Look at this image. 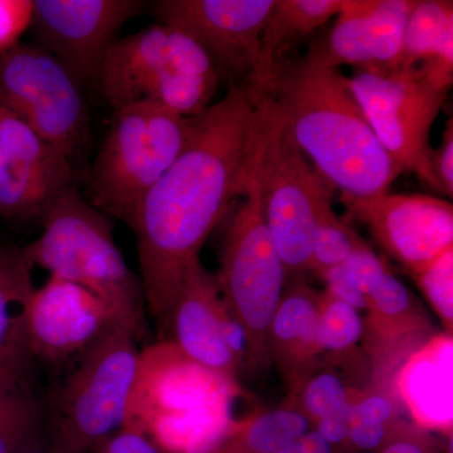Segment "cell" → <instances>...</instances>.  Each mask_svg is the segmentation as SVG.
Listing matches in <instances>:
<instances>
[{
	"instance_id": "cell-1",
	"label": "cell",
	"mask_w": 453,
	"mask_h": 453,
	"mask_svg": "<svg viewBox=\"0 0 453 453\" xmlns=\"http://www.w3.org/2000/svg\"><path fill=\"white\" fill-rule=\"evenodd\" d=\"M258 125V95L247 86L229 88L193 118L186 148L140 205L131 231L146 310L159 330L205 241L243 196Z\"/></svg>"
},
{
	"instance_id": "cell-2",
	"label": "cell",
	"mask_w": 453,
	"mask_h": 453,
	"mask_svg": "<svg viewBox=\"0 0 453 453\" xmlns=\"http://www.w3.org/2000/svg\"><path fill=\"white\" fill-rule=\"evenodd\" d=\"M291 142L342 199H369L389 193L403 174L384 150L349 77L306 53L277 65L262 91Z\"/></svg>"
},
{
	"instance_id": "cell-3",
	"label": "cell",
	"mask_w": 453,
	"mask_h": 453,
	"mask_svg": "<svg viewBox=\"0 0 453 453\" xmlns=\"http://www.w3.org/2000/svg\"><path fill=\"white\" fill-rule=\"evenodd\" d=\"M41 222L40 237L22 247L31 267L91 291L139 342L144 338V292L115 242L110 217L83 199L76 186Z\"/></svg>"
},
{
	"instance_id": "cell-4",
	"label": "cell",
	"mask_w": 453,
	"mask_h": 453,
	"mask_svg": "<svg viewBox=\"0 0 453 453\" xmlns=\"http://www.w3.org/2000/svg\"><path fill=\"white\" fill-rule=\"evenodd\" d=\"M219 81L210 57L195 40L157 23L113 44L96 88L113 110L149 101L196 118L211 105Z\"/></svg>"
},
{
	"instance_id": "cell-5",
	"label": "cell",
	"mask_w": 453,
	"mask_h": 453,
	"mask_svg": "<svg viewBox=\"0 0 453 453\" xmlns=\"http://www.w3.org/2000/svg\"><path fill=\"white\" fill-rule=\"evenodd\" d=\"M142 363L138 338L115 325L68 368L43 405L50 442L65 453H91L124 428Z\"/></svg>"
},
{
	"instance_id": "cell-6",
	"label": "cell",
	"mask_w": 453,
	"mask_h": 453,
	"mask_svg": "<svg viewBox=\"0 0 453 453\" xmlns=\"http://www.w3.org/2000/svg\"><path fill=\"white\" fill-rule=\"evenodd\" d=\"M193 118L142 101L113 110L89 170V203L110 219L135 225L140 205L186 148Z\"/></svg>"
},
{
	"instance_id": "cell-7",
	"label": "cell",
	"mask_w": 453,
	"mask_h": 453,
	"mask_svg": "<svg viewBox=\"0 0 453 453\" xmlns=\"http://www.w3.org/2000/svg\"><path fill=\"white\" fill-rule=\"evenodd\" d=\"M258 105L253 177L286 275L297 277L310 273L316 228L333 210V187L288 138L262 92Z\"/></svg>"
},
{
	"instance_id": "cell-8",
	"label": "cell",
	"mask_w": 453,
	"mask_h": 453,
	"mask_svg": "<svg viewBox=\"0 0 453 453\" xmlns=\"http://www.w3.org/2000/svg\"><path fill=\"white\" fill-rule=\"evenodd\" d=\"M242 198L229 222L216 279L226 308L249 336L244 372L257 374L273 365L270 327L288 275L268 232L252 165Z\"/></svg>"
},
{
	"instance_id": "cell-9",
	"label": "cell",
	"mask_w": 453,
	"mask_h": 453,
	"mask_svg": "<svg viewBox=\"0 0 453 453\" xmlns=\"http://www.w3.org/2000/svg\"><path fill=\"white\" fill-rule=\"evenodd\" d=\"M157 407L149 422L154 443L165 453H214L241 421L232 403L238 381L199 365L170 342L160 348Z\"/></svg>"
},
{
	"instance_id": "cell-10",
	"label": "cell",
	"mask_w": 453,
	"mask_h": 453,
	"mask_svg": "<svg viewBox=\"0 0 453 453\" xmlns=\"http://www.w3.org/2000/svg\"><path fill=\"white\" fill-rule=\"evenodd\" d=\"M82 89L38 44L20 42L0 53V106L16 113L73 164L89 139Z\"/></svg>"
},
{
	"instance_id": "cell-11",
	"label": "cell",
	"mask_w": 453,
	"mask_h": 453,
	"mask_svg": "<svg viewBox=\"0 0 453 453\" xmlns=\"http://www.w3.org/2000/svg\"><path fill=\"white\" fill-rule=\"evenodd\" d=\"M349 81L384 150L428 186L431 131L449 91L416 70H357Z\"/></svg>"
},
{
	"instance_id": "cell-12",
	"label": "cell",
	"mask_w": 453,
	"mask_h": 453,
	"mask_svg": "<svg viewBox=\"0 0 453 453\" xmlns=\"http://www.w3.org/2000/svg\"><path fill=\"white\" fill-rule=\"evenodd\" d=\"M276 0H160L159 23L186 33L210 57L219 80L250 86L257 70L262 35Z\"/></svg>"
},
{
	"instance_id": "cell-13",
	"label": "cell",
	"mask_w": 453,
	"mask_h": 453,
	"mask_svg": "<svg viewBox=\"0 0 453 453\" xmlns=\"http://www.w3.org/2000/svg\"><path fill=\"white\" fill-rule=\"evenodd\" d=\"M145 7L140 0H33L29 32L82 88L98 74L121 29Z\"/></svg>"
},
{
	"instance_id": "cell-14",
	"label": "cell",
	"mask_w": 453,
	"mask_h": 453,
	"mask_svg": "<svg viewBox=\"0 0 453 453\" xmlns=\"http://www.w3.org/2000/svg\"><path fill=\"white\" fill-rule=\"evenodd\" d=\"M76 186L73 160L0 106V216L42 220Z\"/></svg>"
},
{
	"instance_id": "cell-15",
	"label": "cell",
	"mask_w": 453,
	"mask_h": 453,
	"mask_svg": "<svg viewBox=\"0 0 453 453\" xmlns=\"http://www.w3.org/2000/svg\"><path fill=\"white\" fill-rule=\"evenodd\" d=\"M115 325L120 321L96 295L50 276L43 286L35 288L29 303V357L50 368H70Z\"/></svg>"
},
{
	"instance_id": "cell-16",
	"label": "cell",
	"mask_w": 453,
	"mask_h": 453,
	"mask_svg": "<svg viewBox=\"0 0 453 453\" xmlns=\"http://www.w3.org/2000/svg\"><path fill=\"white\" fill-rule=\"evenodd\" d=\"M342 202L410 275L453 247V207L446 199L386 193Z\"/></svg>"
},
{
	"instance_id": "cell-17",
	"label": "cell",
	"mask_w": 453,
	"mask_h": 453,
	"mask_svg": "<svg viewBox=\"0 0 453 453\" xmlns=\"http://www.w3.org/2000/svg\"><path fill=\"white\" fill-rule=\"evenodd\" d=\"M365 311L360 342L371 387L398 398L396 377L405 363L436 336L434 325L421 301L390 270L366 297Z\"/></svg>"
},
{
	"instance_id": "cell-18",
	"label": "cell",
	"mask_w": 453,
	"mask_h": 453,
	"mask_svg": "<svg viewBox=\"0 0 453 453\" xmlns=\"http://www.w3.org/2000/svg\"><path fill=\"white\" fill-rule=\"evenodd\" d=\"M411 0H345L329 35L308 55L325 67L348 65L363 71L399 70Z\"/></svg>"
},
{
	"instance_id": "cell-19",
	"label": "cell",
	"mask_w": 453,
	"mask_h": 453,
	"mask_svg": "<svg viewBox=\"0 0 453 453\" xmlns=\"http://www.w3.org/2000/svg\"><path fill=\"white\" fill-rule=\"evenodd\" d=\"M220 292L216 275L202 261L190 268L169 310L160 335L184 356L210 371L238 381L240 369L220 335Z\"/></svg>"
},
{
	"instance_id": "cell-20",
	"label": "cell",
	"mask_w": 453,
	"mask_h": 453,
	"mask_svg": "<svg viewBox=\"0 0 453 453\" xmlns=\"http://www.w3.org/2000/svg\"><path fill=\"white\" fill-rule=\"evenodd\" d=\"M320 291L303 280L285 286L270 327L273 365L290 390L321 365L318 335Z\"/></svg>"
},
{
	"instance_id": "cell-21",
	"label": "cell",
	"mask_w": 453,
	"mask_h": 453,
	"mask_svg": "<svg viewBox=\"0 0 453 453\" xmlns=\"http://www.w3.org/2000/svg\"><path fill=\"white\" fill-rule=\"evenodd\" d=\"M399 70H418L438 88L453 81V3L451 0L413 2L405 22Z\"/></svg>"
},
{
	"instance_id": "cell-22",
	"label": "cell",
	"mask_w": 453,
	"mask_h": 453,
	"mask_svg": "<svg viewBox=\"0 0 453 453\" xmlns=\"http://www.w3.org/2000/svg\"><path fill=\"white\" fill-rule=\"evenodd\" d=\"M22 249L0 244V371L28 377L27 316L35 290Z\"/></svg>"
},
{
	"instance_id": "cell-23",
	"label": "cell",
	"mask_w": 453,
	"mask_h": 453,
	"mask_svg": "<svg viewBox=\"0 0 453 453\" xmlns=\"http://www.w3.org/2000/svg\"><path fill=\"white\" fill-rule=\"evenodd\" d=\"M345 0H276L259 50L257 70L251 85L253 91H264L273 79L279 55L292 42L315 32L338 16Z\"/></svg>"
},
{
	"instance_id": "cell-24",
	"label": "cell",
	"mask_w": 453,
	"mask_h": 453,
	"mask_svg": "<svg viewBox=\"0 0 453 453\" xmlns=\"http://www.w3.org/2000/svg\"><path fill=\"white\" fill-rule=\"evenodd\" d=\"M310 429L309 419L285 401L275 410L241 419L214 453H281Z\"/></svg>"
},
{
	"instance_id": "cell-25",
	"label": "cell",
	"mask_w": 453,
	"mask_h": 453,
	"mask_svg": "<svg viewBox=\"0 0 453 453\" xmlns=\"http://www.w3.org/2000/svg\"><path fill=\"white\" fill-rule=\"evenodd\" d=\"M350 426L348 449L377 453L403 421L402 403L396 396L372 388L349 390Z\"/></svg>"
},
{
	"instance_id": "cell-26",
	"label": "cell",
	"mask_w": 453,
	"mask_h": 453,
	"mask_svg": "<svg viewBox=\"0 0 453 453\" xmlns=\"http://www.w3.org/2000/svg\"><path fill=\"white\" fill-rule=\"evenodd\" d=\"M44 436L43 404L31 384L18 387L0 401V453H20Z\"/></svg>"
},
{
	"instance_id": "cell-27",
	"label": "cell",
	"mask_w": 453,
	"mask_h": 453,
	"mask_svg": "<svg viewBox=\"0 0 453 453\" xmlns=\"http://www.w3.org/2000/svg\"><path fill=\"white\" fill-rule=\"evenodd\" d=\"M387 271L386 262L365 242L320 280L325 283L324 291L360 312L365 311L366 297Z\"/></svg>"
},
{
	"instance_id": "cell-28",
	"label": "cell",
	"mask_w": 453,
	"mask_h": 453,
	"mask_svg": "<svg viewBox=\"0 0 453 453\" xmlns=\"http://www.w3.org/2000/svg\"><path fill=\"white\" fill-rule=\"evenodd\" d=\"M363 318L357 310L326 291L319 300L318 335L324 354L348 356L362 340Z\"/></svg>"
},
{
	"instance_id": "cell-29",
	"label": "cell",
	"mask_w": 453,
	"mask_h": 453,
	"mask_svg": "<svg viewBox=\"0 0 453 453\" xmlns=\"http://www.w3.org/2000/svg\"><path fill=\"white\" fill-rule=\"evenodd\" d=\"M321 366V365H320ZM316 368L288 390V403L300 411L311 427L349 398L350 386L332 369Z\"/></svg>"
},
{
	"instance_id": "cell-30",
	"label": "cell",
	"mask_w": 453,
	"mask_h": 453,
	"mask_svg": "<svg viewBox=\"0 0 453 453\" xmlns=\"http://www.w3.org/2000/svg\"><path fill=\"white\" fill-rule=\"evenodd\" d=\"M365 241L342 219L334 210L327 211L319 222L310 257V273L320 279L326 271L339 266Z\"/></svg>"
},
{
	"instance_id": "cell-31",
	"label": "cell",
	"mask_w": 453,
	"mask_h": 453,
	"mask_svg": "<svg viewBox=\"0 0 453 453\" xmlns=\"http://www.w3.org/2000/svg\"><path fill=\"white\" fill-rule=\"evenodd\" d=\"M446 335L453 333V247L417 273H411Z\"/></svg>"
},
{
	"instance_id": "cell-32",
	"label": "cell",
	"mask_w": 453,
	"mask_h": 453,
	"mask_svg": "<svg viewBox=\"0 0 453 453\" xmlns=\"http://www.w3.org/2000/svg\"><path fill=\"white\" fill-rule=\"evenodd\" d=\"M33 0H0V53L14 49L29 31Z\"/></svg>"
},
{
	"instance_id": "cell-33",
	"label": "cell",
	"mask_w": 453,
	"mask_h": 453,
	"mask_svg": "<svg viewBox=\"0 0 453 453\" xmlns=\"http://www.w3.org/2000/svg\"><path fill=\"white\" fill-rule=\"evenodd\" d=\"M377 453H445L431 432L413 422H399L392 436Z\"/></svg>"
},
{
	"instance_id": "cell-34",
	"label": "cell",
	"mask_w": 453,
	"mask_h": 453,
	"mask_svg": "<svg viewBox=\"0 0 453 453\" xmlns=\"http://www.w3.org/2000/svg\"><path fill=\"white\" fill-rule=\"evenodd\" d=\"M431 189L440 195L453 196V124L447 122L442 142L438 148L432 149L429 157V183Z\"/></svg>"
},
{
	"instance_id": "cell-35",
	"label": "cell",
	"mask_w": 453,
	"mask_h": 453,
	"mask_svg": "<svg viewBox=\"0 0 453 453\" xmlns=\"http://www.w3.org/2000/svg\"><path fill=\"white\" fill-rule=\"evenodd\" d=\"M91 453H162L157 446L139 432L131 427L121 428L95 447Z\"/></svg>"
},
{
	"instance_id": "cell-36",
	"label": "cell",
	"mask_w": 453,
	"mask_h": 453,
	"mask_svg": "<svg viewBox=\"0 0 453 453\" xmlns=\"http://www.w3.org/2000/svg\"><path fill=\"white\" fill-rule=\"evenodd\" d=\"M349 426H350V399L325 414L312 429L339 449H348Z\"/></svg>"
},
{
	"instance_id": "cell-37",
	"label": "cell",
	"mask_w": 453,
	"mask_h": 453,
	"mask_svg": "<svg viewBox=\"0 0 453 453\" xmlns=\"http://www.w3.org/2000/svg\"><path fill=\"white\" fill-rule=\"evenodd\" d=\"M339 447L332 445L315 429H310L305 434L297 438L281 453H339Z\"/></svg>"
},
{
	"instance_id": "cell-38",
	"label": "cell",
	"mask_w": 453,
	"mask_h": 453,
	"mask_svg": "<svg viewBox=\"0 0 453 453\" xmlns=\"http://www.w3.org/2000/svg\"><path fill=\"white\" fill-rule=\"evenodd\" d=\"M29 383L28 377L25 375L16 374V372L0 371V401L9 395L12 390Z\"/></svg>"
},
{
	"instance_id": "cell-39",
	"label": "cell",
	"mask_w": 453,
	"mask_h": 453,
	"mask_svg": "<svg viewBox=\"0 0 453 453\" xmlns=\"http://www.w3.org/2000/svg\"><path fill=\"white\" fill-rule=\"evenodd\" d=\"M20 453H65L62 451L61 449H58L56 445H53L52 442L49 440V437L44 436L41 441H38L35 445L28 447V449H25Z\"/></svg>"
}]
</instances>
